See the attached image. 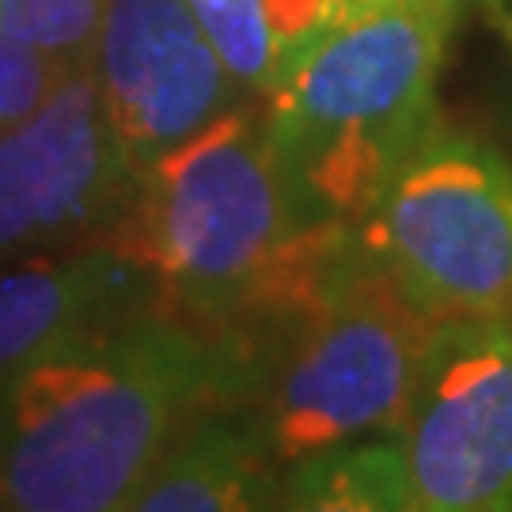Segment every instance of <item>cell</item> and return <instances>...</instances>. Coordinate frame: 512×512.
Listing matches in <instances>:
<instances>
[{"instance_id": "cell-2", "label": "cell", "mask_w": 512, "mask_h": 512, "mask_svg": "<svg viewBox=\"0 0 512 512\" xmlns=\"http://www.w3.org/2000/svg\"><path fill=\"white\" fill-rule=\"evenodd\" d=\"M217 353L171 315L118 311L0 387V512H126L190 421Z\"/></svg>"}, {"instance_id": "cell-12", "label": "cell", "mask_w": 512, "mask_h": 512, "mask_svg": "<svg viewBox=\"0 0 512 512\" xmlns=\"http://www.w3.org/2000/svg\"><path fill=\"white\" fill-rule=\"evenodd\" d=\"M190 4L239 88L270 92L293 57L270 0H190Z\"/></svg>"}, {"instance_id": "cell-7", "label": "cell", "mask_w": 512, "mask_h": 512, "mask_svg": "<svg viewBox=\"0 0 512 512\" xmlns=\"http://www.w3.org/2000/svg\"><path fill=\"white\" fill-rule=\"evenodd\" d=\"M137 183L95 65L69 69L35 118L0 133V258L114 224Z\"/></svg>"}, {"instance_id": "cell-15", "label": "cell", "mask_w": 512, "mask_h": 512, "mask_svg": "<svg viewBox=\"0 0 512 512\" xmlns=\"http://www.w3.org/2000/svg\"><path fill=\"white\" fill-rule=\"evenodd\" d=\"M467 4H486V8H505V0H456V8H467Z\"/></svg>"}, {"instance_id": "cell-4", "label": "cell", "mask_w": 512, "mask_h": 512, "mask_svg": "<svg viewBox=\"0 0 512 512\" xmlns=\"http://www.w3.org/2000/svg\"><path fill=\"white\" fill-rule=\"evenodd\" d=\"M361 236L243 399L281 467L346 440L395 437L437 338Z\"/></svg>"}, {"instance_id": "cell-11", "label": "cell", "mask_w": 512, "mask_h": 512, "mask_svg": "<svg viewBox=\"0 0 512 512\" xmlns=\"http://www.w3.org/2000/svg\"><path fill=\"white\" fill-rule=\"evenodd\" d=\"M285 509L387 512L410 509L403 448L395 437L346 440L293 459L281 475Z\"/></svg>"}, {"instance_id": "cell-1", "label": "cell", "mask_w": 512, "mask_h": 512, "mask_svg": "<svg viewBox=\"0 0 512 512\" xmlns=\"http://www.w3.org/2000/svg\"><path fill=\"white\" fill-rule=\"evenodd\" d=\"M357 228L300 198L266 118L228 107L137 171L114 251L152 285L148 308L209 346L327 285Z\"/></svg>"}, {"instance_id": "cell-9", "label": "cell", "mask_w": 512, "mask_h": 512, "mask_svg": "<svg viewBox=\"0 0 512 512\" xmlns=\"http://www.w3.org/2000/svg\"><path fill=\"white\" fill-rule=\"evenodd\" d=\"M148 296V277L114 247L31 258L0 270V387L38 353Z\"/></svg>"}, {"instance_id": "cell-8", "label": "cell", "mask_w": 512, "mask_h": 512, "mask_svg": "<svg viewBox=\"0 0 512 512\" xmlns=\"http://www.w3.org/2000/svg\"><path fill=\"white\" fill-rule=\"evenodd\" d=\"M92 65L133 171L236 107V76L190 0H107Z\"/></svg>"}, {"instance_id": "cell-3", "label": "cell", "mask_w": 512, "mask_h": 512, "mask_svg": "<svg viewBox=\"0 0 512 512\" xmlns=\"http://www.w3.org/2000/svg\"><path fill=\"white\" fill-rule=\"evenodd\" d=\"M456 16V0L349 8L281 69L262 118L315 217L361 224L437 129L433 92Z\"/></svg>"}, {"instance_id": "cell-10", "label": "cell", "mask_w": 512, "mask_h": 512, "mask_svg": "<svg viewBox=\"0 0 512 512\" xmlns=\"http://www.w3.org/2000/svg\"><path fill=\"white\" fill-rule=\"evenodd\" d=\"M281 463L251 418L198 414L156 463L133 512H247L281 505Z\"/></svg>"}, {"instance_id": "cell-13", "label": "cell", "mask_w": 512, "mask_h": 512, "mask_svg": "<svg viewBox=\"0 0 512 512\" xmlns=\"http://www.w3.org/2000/svg\"><path fill=\"white\" fill-rule=\"evenodd\" d=\"M107 0H0V31L61 61L65 69L92 65Z\"/></svg>"}, {"instance_id": "cell-5", "label": "cell", "mask_w": 512, "mask_h": 512, "mask_svg": "<svg viewBox=\"0 0 512 512\" xmlns=\"http://www.w3.org/2000/svg\"><path fill=\"white\" fill-rule=\"evenodd\" d=\"M357 236L437 323L512 319V164L486 141L433 129Z\"/></svg>"}, {"instance_id": "cell-6", "label": "cell", "mask_w": 512, "mask_h": 512, "mask_svg": "<svg viewBox=\"0 0 512 512\" xmlns=\"http://www.w3.org/2000/svg\"><path fill=\"white\" fill-rule=\"evenodd\" d=\"M395 440L410 509H512V319L440 323Z\"/></svg>"}, {"instance_id": "cell-14", "label": "cell", "mask_w": 512, "mask_h": 512, "mask_svg": "<svg viewBox=\"0 0 512 512\" xmlns=\"http://www.w3.org/2000/svg\"><path fill=\"white\" fill-rule=\"evenodd\" d=\"M65 76L69 69L61 61L0 31V133L35 118Z\"/></svg>"}]
</instances>
